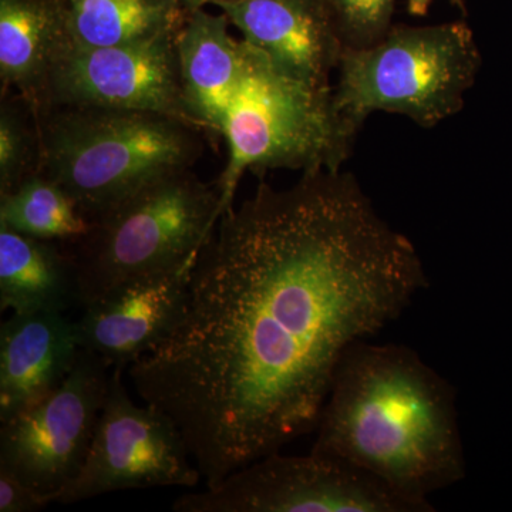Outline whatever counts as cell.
<instances>
[{
    "mask_svg": "<svg viewBox=\"0 0 512 512\" xmlns=\"http://www.w3.org/2000/svg\"><path fill=\"white\" fill-rule=\"evenodd\" d=\"M429 286L419 252L352 174L262 183L221 215L184 312L128 367L143 402L183 431L205 487L318 427L350 346Z\"/></svg>",
    "mask_w": 512,
    "mask_h": 512,
    "instance_id": "1",
    "label": "cell"
},
{
    "mask_svg": "<svg viewBox=\"0 0 512 512\" xmlns=\"http://www.w3.org/2000/svg\"><path fill=\"white\" fill-rule=\"evenodd\" d=\"M229 26L224 12L195 10L177 37L188 116L227 146L217 183L221 215L245 174L340 170L353 146L336 120L333 92L289 76Z\"/></svg>",
    "mask_w": 512,
    "mask_h": 512,
    "instance_id": "2",
    "label": "cell"
},
{
    "mask_svg": "<svg viewBox=\"0 0 512 512\" xmlns=\"http://www.w3.org/2000/svg\"><path fill=\"white\" fill-rule=\"evenodd\" d=\"M315 431L313 453L359 468L431 511V494L466 477L456 390L406 346H350Z\"/></svg>",
    "mask_w": 512,
    "mask_h": 512,
    "instance_id": "3",
    "label": "cell"
},
{
    "mask_svg": "<svg viewBox=\"0 0 512 512\" xmlns=\"http://www.w3.org/2000/svg\"><path fill=\"white\" fill-rule=\"evenodd\" d=\"M39 167L87 220L200 160V128L148 111L53 107L35 113Z\"/></svg>",
    "mask_w": 512,
    "mask_h": 512,
    "instance_id": "4",
    "label": "cell"
},
{
    "mask_svg": "<svg viewBox=\"0 0 512 512\" xmlns=\"http://www.w3.org/2000/svg\"><path fill=\"white\" fill-rule=\"evenodd\" d=\"M480 52L464 22L390 29L365 49H343L333 110L343 136L355 143L376 111L402 114L433 128L463 109L476 82Z\"/></svg>",
    "mask_w": 512,
    "mask_h": 512,
    "instance_id": "5",
    "label": "cell"
},
{
    "mask_svg": "<svg viewBox=\"0 0 512 512\" xmlns=\"http://www.w3.org/2000/svg\"><path fill=\"white\" fill-rule=\"evenodd\" d=\"M221 218L220 192L192 170L141 188L63 242L79 278L82 305L111 286L197 259Z\"/></svg>",
    "mask_w": 512,
    "mask_h": 512,
    "instance_id": "6",
    "label": "cell"
},
{
    "mask_svg": "<svg viewBox=\"0 0 512 512\" xmlns=\"http://www.w3.org/2000/svg\"><path fill=\"white\" fill-rule=\"evenodd\" d=\"M177 512H433L359 468L311 453H276L252 461L200 493L185 494Z\"/></svg>",
    "mask_w": 512,
    "mask_h": 512,
    "instance_id": "7",
    "label": "cell"
},
{
    "mask_svg": "<svg viewBox=\"0 0 512 512\" xmlns=\"http://www.w3.org/2000/svg\"><path fill=\"white\" fill-rule=\"evenodd\" d=\"M127 367H111L109 387L89 453L57 503L76 504L116 491L195 487L202 478L183 431L168 414L138 406L123 383Z\"/></svg>",
    "mask_w": 512,
    "mask_h": 512,
    "instance_id": "8",
    "label": "cell"
},
{
    "mask_svg": "<svg viewBox=\"0 0 512 512\" xmlns=\"http://www.w3.org/2000/svg\"><path fill=\"white\" fill-rule=\"evenodd\" d=\"M110 373L106 360L80 350L72 372L53 392L3 421L0 470L57 503L89 453Z\"/></svg>",
    "mask_w": 512,
    "mask_h": 512,
    "instance_id": "9",
    "label": "cell"
},
{
    "mask_svg": "<svg viewBox=\"0 0 512 512\" xmlns=\"http://www.w3.org/2000/svg\"><path fill=\"white\" fill-rule=\"evenodd\" d=\"M177 37L110 47L73 40L47 74L33 113L53 107L148 111L194 126L185 106Z\"/></svg>",
    "mask_w": 512,
    "mask_h": 512,
    "instance_id": "10",
    "label": "cell"
},
{
    "mask_svg": "<svg viewBox=\"0 0 512 512\" xmlns=\"http://www.w3.org/2000/svg\"><path fill=\"white\" fill-rule=\"evenodd\" d=\"M194 264L127 279L84 303L74 320L80 348L111 367L156 349L183 315Z\"/></svg>",
    "mask_w": 512,
    "mask_h": 512,
    "instance_id": "11",
    "label": "cell"
},
{
    "mask_svg": "<svg viewBox=\"0 0 512 512\" xmlns=\"http://www.w3.org/2000/svg\"><path fill=\"white\" fill-rule=\"evenodd\" d=\"M249 45L289 76L333 92L343 47L325 0H238L221 9Z\"/></svg>",
    "mask_w": 512,
    "mask_h": 512,
    "instance_id": "12",
    "label": "cell"
},
{
    "mask_svg": "<svg viewBox=\"0 0 512 512\" xmlns=\"http://www.w3.org/2000/svg\"><path fill=\"white\" fill-rule=\"evenodd\" d=\"M80 350L76 322L66 313H10L0 326V421L53 392Z\"/></svg>",
    "mask_w": 512,
    "mask_h": 512,
    "instance_id": "13",
    "label": "cell"
},
{
    "mask_svg": "<svg viewBox=\"0 0 512 512\" xmlns=\"http://www.w3.org/2000/svg\"><path fill=\"white\" fill-rule=\"evenodd\" d=\"M73 42L63 0H0V83L35 104L53 64Z\"/></svg>",
    "mask_w": 512,
    "mask_h": 512,
    "instance_id": "14",
    "label": "cell"
},
{
    "mask_svg": "<svg viewBox=\"0 0 512 512\" xmlns=\"http://www.w3.org/2000/svg\"><path fill=\"white\" fill-rule=\"evenodd\" d=\"M80 305L76 265L63 242L0 227V311L67 313Z\"/></svg>",
    "mask_w": 512,
    "mask_h": 512,
    "instance_id": "15",
    "label": "cell"
},
{
    "mask_svg": "<svg viewBox=\"0 0 512 512\" xmlns=\"http://www.w3.org/2000/svg\"><path fill=\"white\" fill-rule=\"evenodd\" d=\"M77 45H138L177 36L190 13L175 0H63Z\"/></svg>",
    "mask_w": 512,
    "mask_h": 512,
    "instance_id": "16",
    "label": "cell"
},
{
    "mask_svg": "<svg viewBox=\"0 0 512 512\" xmlns=\"http://www.w3.org/2000/svg\"><path fill=\"white\" fill-rule=\"evenodd\" d=\"M0 227L43 241L72 242L90 221L62 185L42 173L0 194Z\"/></svg>",
    "mask_w": 512,
    "mask_h": 512,
    "instance_id": "17",
    "label": "cell"
},
{
    "mask_svg": "<svg viewBox=\"0 0 512 512\" xmlns=\"http://www.w3.org/2000/svg\"><path fill=\"white\" fill-rule=\"evenodd\" d=\"M39 131L28 101L15 94L0 107V194L22 183L39 167Z\"/></svg>",
    "mask_w": 512,
    "mask_h": 512,
    "instance_id": "18",
    "label": "cell"
},
{
    "mask_svg": "<svg viewBox=\"0 0 512 512\" xmlns=\"http://www.w3.org/2000/svg\"><path fill=\"white\" fill-rule=\"evenodd\" d=\"M345 49H365L393 28L397 0H325Z\"/></svg>",
    "mask_w": 512,
    "mask_h": 512,
    "instance_id": "19",
    "label": "cell"
},
{
    "mask_svg": "<svg viewBox=\"0 0 512 512\" xmlns=\"http://www.w3.org/2000/svg\"><path fill=\"white\" fill-rule=\"evenodd\" d=\"M50 503L19 478L0 470V512H35Z\"/></svg>",
    "mask_w": 512,
    "mask_h": 512,
    "instance_id": "20",
    "label": "cell"
},
{
    "mask_svg": "<svg viewBox=\"0 0 512 512\" xmlns=\"http://www.w3.org/2000/svg\"><path fill=\"white\" fill-rule=\"evenodd\" d=\"M175 2L180 3L188 13H191L195 10L207 9V6H215L221 10L225 6L237 3L238 0H175Z\"/></svg>",
    "mask_w": 512,
    "mask_h": 512,
    "instance_id": "21",
    "label": "cell"
},
{
    "mask_svg": "<svg viewBox=\"0 0 512 512\" xmlns=\"http://www.w3.org/2000/svg\"><path fill=\"white\" fill-rule=\"evenodd\" d=\"M450 2L458 8H464V0H450ZM431 3L433 0H407V8L413 16H424L429 12Z\"/></svg>",
    "mask_w": 512,
    "mask_h": 512,
    "instance_id": "22",
    "label": "cell"
}]
</instances>
